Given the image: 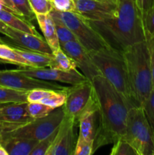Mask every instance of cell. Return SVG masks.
<instances>
[{"mask_svg":"<svg viewBox=\"0 0 154 155\" xmlns=\"http://www.w3.org/2000/svg\"><path fill=\"white\" fill-rule=\"evenodd\" d=\"M145 31L154 36V5L146 12L142 14Z\"/></svg>","mask_w":154,"mask_h":155,"instance_id":"obj_33","label":"cell"},{"mask_svg":"<svg viewBox=\"0 0 154 155\" xmlns=\"http://www.w3.org/2000/svg\"><path fill=\"white\" fill-rule=\"evenodd\" d=\"M27 109L30 115L33 119L47 116L54 110V108L42 102H28Z\"/></svg>","mask_w":154,"mask_h":155,"instance_id":"obj_25","label":"cell"},{"mask_svg":"<svg viewBox=\"0 0 154 155\" xmlns=\"http://www.w3.org/2000/svg\"><path fill=\"white\" fill-rule=\"evenodd\" d=\"M3 104H0V107H2V105H3Z\"/></svg>","mask_w":154,"mask_h":155,"instance_id":"obj_41","label":"cell"},{"mask_svg":"<svg viewBox=\"0 0 154 155\" xmlns=\"http://www.w3.org/2000/svg\"><path fill=\"white\" fill-rule=\"evenodd\" d=\"M28 101L5 104L0 107V121L21 127L33 121L27 109Z\"/></svg>","mask_w":154,"mask_h":155,"instance_id":"obj_15","label":"cell"},{"mask_svg":"<svg viewBox=\"0 0 154 155\" xmlns=\"http://www.w3.org/2000/svg\"><path fill=\"white\" fill-rule=\"evenodd\" d=\"M15 8L18 10L20 15L29 21L36 18V15L30 6L29 0H11Z\"/></svg>","mask_w":154,"mask_h":155,"instance_id":"obj_28","label":"cell"},{"mask_svg":"<svg viewBox=\"0 0 154 155\" xmlns=\"http://www.w3.org/2000/svg\"><path fill=\"white\" fill-rule=\"evenodd\" d=\"M75 12L88 21H101L111 16L117 8L118 0H74Z\"/></svg>","mask_w":154,"mask_h":155,"instance_id":"obj_13","label":"cell"},{"mask_svg":"<svg viewBox=\"0 0 154 155\" xmlns=\"http://www.w3.org/2000/svg\"><path fill=\"white\" fill-rule=\"evenodd\" d=\"M13 47L15 51L30 64L31 68H46L49 67L51 64L52 54L32 51L14 45H13Z\"/></svg>","mask_w":154,"mask_h":155,"instance_id":"obj_19","label":"cell"},{"mask_svg":"<svg viewBox=\"0 0 154 155\" xmlns=\"http://www.w3.org/2000/svg\"><path fill=\"white\" fill-rule=\"evenodd\" d=\"M0 42H3V40H2V39H0Z\"/></svg>","mask_w":154,"mask_h":155,"instance_id":"obj_42","label":"cell"},{"mask_svg":"<svg viewBox=\"0 0 154 155\" xmlns=\"http://www.w3.org/2000/svg\"><path fill=\"white\" fill-rule=\"evenodd\" d=\"M66 101L62 107L64 114L73 118L78 122V118L85 110L94 94V89L90 80L69 86L66 90Z\"/></svg>","mask_w":154,"mask_h":155,"instance_id":"obj_9","label":"cell"},{"mask_svg":"<svg viewBox=\"0 0 154 155\" xmlns=\"http://www.w3.org/2000/svg\"><path fill=\"white\" fill-rule=\"evenodd\" d=\"M4 40L11 45L22 47L32 51L48 54L53 53L48 42L40 36L20 31L11 27H8V36H6Z\"/></svg>","mask_w":154,"mask_h":155,"instance_id":"obj_14","label":"cell"},{"mask_svg":"<svg viewBox=\"0 0 154 155\" xmlns=\"http://www.w3.org/2000/svg\"><path fill=\"white\" fill-rule=\"evenodd\" d=\"M66 90L63 91H53L52 93L42 100L41 102L43 104H46V105L49 106V107H52V108L55 109L57 107H62L64 104L65 101H66Z\"/></svg>","mask_w":154,"mask_h":155,"instance_id":"obj_27","label":"cell"},{"mask_svg":"<svg viewBox=\"0 0 154 155\" xmlns=\"http://www.w3.org/2000/svg\"><path fill=\"white\" fill-rule=\"evenodd\" d=\"M57 130H58V128L48 137L38 142V143L36 144V146L32 151L30 155H46L48 151L51 148L56 136H57Z\"/></svg>","mask_w":154,"mask_h":155,"instance_id":"obj_26","label":"cell"},{"mask_svg":"<svg viewBox=\"0 0 154 155\" xmlns=\"http://www.w3.org/2000/svg\"><path fill=\"white\" fill-rule=\"evenodd\" d=\"M29 2L35 15L49 14L54 9L51 0H29Z\"/></svg>","mask_w":154,"mask_h":155,"instance_id":"obj_30","label":"cell"},{"mask_svg":"<svg viewBox=\"0 0 154 155\" xmlns=\"http://www.w3.org/2000/svg\"><path fill=\"white\" fill-rule=\"evenodd\" d=\"M88 22L110 47L121 51L146 40L143 16L136 0H118L111 16Z\"/></svg>","mask_w":154,"mask_h":155,"instance_id":"obj_2","label":"cell"},{"mask_svg":"<svg viewBox=\"0 0 154 155\" xmlns=\"http://www.w3.org/2000/svg\"><path fill=\"white\" fill-rule=\"evenodd\" d=\"M49 68H56L64 71H71L76 70L77 66L75 61L61 48H60L53 51L52 58Z\"/></svg>","mask_w":154,"mask_h":155,"instance_id":"obj_21","label":"cell"},{"mask_svg":"<svg viewBox=\"0 0 154 155\" xmlns=\"http://www.w3.org/2000/svg\"><path fill=\"white\" fill-rule=\"evenodd\" d=\"M0 64H11L20 68H31L30 64L18 54L13 46L0 42Z\"/></svg>","mask_w":154,"mask_h":155,"instance_id":"obj_20","label":"cell"},{"mask_svg":"<svg viewBox=\"0 0 154 155\" xmlns=\"http://www.w3.org/2000/svg\"><path fill=\"white\" fill-rule=\"evenodd\" d=\"M110 155H137V154L124 138H119L113 143Z\"/></svg>","mask_w":154,"mask_h":155,"instance_id":"obj_24","label":"cell"},{"mask_svg":"<svg viewBox=\"0 0 154 155\" xmlns=\"http://www.w3.org/2000/svg\"><path fill=\"white\" fill-rule=\"evenodd\" d=\"M0 39H2V38H1V37H0Z\"/></svg>","mask_w":154,"mask_h":155,"instance_id":"obj_44","label":"cell"},{"mask_svg":"<svg viewBox=\"0 0 154 155\" xmlns=\"http://www.w3.org/2000/svg\"><path fill=\"white\" fill-rule=\"evenodd\" d=\"M18 127L13 125V124H7V123L0 121V136H1L2 133H6V132L11 131V130H14V129L18 128Z\"/></svg>","mask_w":154,"mask_h":155,"instance_id":"obj_37","label":"cell"},{"mask_svg":"<svg viewBox=\"0 0 154 155\" xmlns=\"http://www.w3.org/2000/svg\"><path fill=\"white\" fill-rule=\"evenodd\" d=\"M2 144H1V141H0V147H2Z\"/></svg>","mask_w":154,"mask_h":155,"instance_id":"obj_43","label":"cell"},{"mask_svg":"<svg viewBox=\"0 0 154 155\" xmlns=\"http://www.w3.org/2000/svg\"><path fill=\"white\" fill-rule=\"evenodd\" d=\"M50 14H51V17L54 19V24H55L56 32H57V35L59 39V42H60V45L66 43V42H69V41L76 40V38H75V35L68 28V27L62 21L61 18L58 16L55 9H53Z\"/></svg>","mask_w":154,"mask_h":155,"instance_id":"obj_22","label":"cell"},{"mask_svg":"<svg viewBox=\"0 0 154 155\" xmlns=\"http://www.w3.org/2000/svg\"><path fill=\"white\" fill-rule=\"evenodd\" d=\"M146 33V42L147 45L148 51L149 55V62H150L151 72H152V83L154 86V36H151L149 33L145 31Z\"/></svg>","mask_w":154,"mask_h":155,"instance_id":"obj_35","label":"cell"},{"mask_svg":"<svg viewBox=\"0 0 154 155\" xmlns=\"http://www.w3.org/2000/svg\"><path fill=\"white\" fill-rule=\"evenodd\" d=\"M94 153V141L85 140L79 135L73 155H91Z\"/></svg>","mask_w":154,"mask_h":155,"instance_id":"obj_29","label":"cell"},{"mask_svg":"<svg viewBox=\"0 0 154 155\" xmlns=\"http://www.w3.org/2000/svg\"><path fill=\"white\" fill-rule=\"evenodd\" d=\"M0 2H1L3 5L5 6L6 8H8V9H10V10L13 13L16 14V15H19V16H21V15H20L19 12H18V10L15 8L14 5V4H13V2H12L11 0H0Z\"/></svg>","mask_w":154,"mask_h":155,"instance_id":"obj_38","label":"cell"},{"mask_svg":"<svg viewBox=\"0 0 154 155\" xmlns=\"http://www.w3.org/2000/svg\"><path fill=\"white\" fill-rule=\"evenodd\" d=\"M0 20L8 27L25 33L39 35L34 26L30 24V21L23 17L13 13L10 9L6 8L0 2Z\"/></svg>","mask_w":154,"mask_h":155,"instance_id":"obj_17","label":"cell"},{"mask_svg":"<svg viewBox=\"0 0 154 155\" xmlns=\"http://www.w3.org/2000/svg\"><path fill=\"white\" fill-rule=\"evenodd\" d=\"M53 91L54 90L44 89H32L27 92V101L28 102H41L42 100L49 96Z\"/></svg>","mask_w":154,"mask_h":155,"instance_id":"obj_32","label":"cell"},{"mask_svg":"<svg viewBox=\"0 0 154 155\" xmlns=\"http://www.w3.org/2000/svg\"><path fill=\"white\" fill-rule=\"evenodd\" d=\"M122 52L133 98L136 105L141 107L153 87L146 40L130 45Z\"/></svg>","mask_w":154,"mask_h":155,"instance_id":"obj_3","label":"cell"},{"mask_svg":"<svg viewBox=\"0 0 154 155\" xmlns=\"http://www.w3.org/2000/svg\"><path fill=\"white\" fill-rule=\"evenodd\" d=\"M36 19L44 35L45 41L51 47L52 51L60 48V42L55 29V24L51 14L36 15Z\"/></svg>","mask_w":154,"mask_h":155,"instance_id":"obj_18","label":"cell"},{"mask_svg":"<svg viewBox=\"0 0 154 155\" xmlns=\"http://www.w3.org/2000/svg\"><path fill=\"white\" fill-rule=\"evenodd\" d=\"M26 91L16 90L0 86V104H8L19 101H27Z\"/></svg>","mask_w":154,"mask_h":155,"instance_id":"obj_23","label":"cell"},{"mask_svg":"<svg viewBox=\"0 0 154 155\" xmlns=\"http://www.w3.org/2000/svg\"><path fill=\"white\" fill-rule=\"evenodd\" d=\"M0 141L8 155H30L38 143L34 139L8 136L5 133L0 136Z\"/></svg>","mask_w":154,"mask_h":155,"instance_id":"obj_16","label":"cell"},{"mask_svg":"<svg viewBox=\"0 0 154 155\" xmlns=\"http://www.w3.org/2000/svg\"><path fill=\"white\" fill-rule=\"evenodd\" d=\"M63 117L64 111L63 107H57L47 116L34 119L31 122L4 133L8 136L25 137L39 142L48 137L58 128Z\"/></svg>","mask_w":154,"mask_h":155,"instance_id":"obj_7","label":"cell"},{"mask_svg":"<svg viewBox=\"0 0 154 155\" xmlns=\"http://www.w3.org/2000/svg\"><path fill=\"white\" fill-rule=\"evenodd\" d=\"M123 138L137 155H154V130L142 107L129 108Z\"/></svg>","mask_w":154,"mask_h":155,"instance_id":"obj_5","label":"cell"},{"mask_svg":"<svg viewBox=\"0 0 154 155\" xmlns=\"http://www.w3.org/2000/svg\"><path fill=\"white\" fill-rule=\"evenodd\" d=\"M57 15L75 35L76 40L89 52L96 51L110 45L89 24L88 21L75 12H58Z\"/></svg>","mask_w":154,"mask_h":155,"instance_id":"obj_6","label":"cell"},{"mask_svg":"<svg viewBox=\"0 0 154 155\" xmlns=\"http://www.w3.org/2000/svg\"><path fill=\"white\" fill-rule=\"evenodd\" d=\"M146 117L154 130V86L141 106Z\"/></svg>","mask_w":154,"mask_h":155,"instance_id":"obj_31","label":"cell"},{"mask_svg":"<svg viewBox=\"0 0 154 155\" xmlns=\"http://www.w3.org/2000/svg\"><path fill=\"white\" fill-rule=\"evenodd\" d=\"M60 48L75 61L77 68L88 80L101 75L98 67L92 60L90 52L77 40H72L60 45Z\"/></svg>","mask_w":154,"mask_h":155,"instance_id":"obj_12","label":"cell"},{"mask_svg":"<svg viewBox=\"0 0 154 155\" xmlns=\"http://www.w3.org/2000/svg\"><path fill=\"white\" fill-rule=\"evenodd\" d=\"M0 86L26 92L36 89L63 91L69 88L54 82L28 77L18 70H0Z\"/></svg>","mask_w":154,"mask_h":155,"instance_id":"obj_8","label":"cell"},{"mask_svg":"<svg viewBox=\"0 0 154 155\" xmlns=\"http://www.w3.org/2000/svg\"><path fill=\"white\" fill-rule=\"evenodd\" d=\"M18 71L28 77L51 82H60L71 86L79 84L88 80L82 73L77 70L64 71L56 68H22Z\"/></svg>","mask_w":154,"mask_h":155,"instance_id":"obj_10","label":"cell"},{"mask_svg":"<svg viewBox=\"0 0 154 155\" xmlns=\"http://www.w3.org/2000/svg\"><path fill=\"white\" fill-rule=\"evenodd\" d=\"M54 9L58 12H75V5L74 0H51Z\"/></svg>","mask_w":154,"mask_h":155,"instance_id":"obj_34","label":"cell"},{"mask_svg":"<svg viewBox=\"0 0 154 155\" xmlns=\"http://www.w3.org/2000/svg\"><path fill=\"white\" fill-rule=\"evenodd\" d=\"M0 33L5 36H8V27L1 20H0Z\"/></svg>","mask_w":154,"mask_h":155,"instance_id":"obj_39","label":"cell"},{"mask_svg":"<svg viewBox=\"0 0 154 155\" xmlns=\"http://www.w3.org/2000/svg\"><path fill=\"white\" fill-rule=\"evenodd\" d=\"M0 155H8V153L7 152L5 148L3 146L0 147Z\"/></svg>","mask_w":154,"mask_h":155,"instance_id":"obj_40","label":"cell"},{"mask_svg":"<svg viewBox=\"0 0 154 155\" xmlns=\"http://www.w3.org/2000/svg\"><path fill=\"white\" fill-rule=\"evenodd\" d=\"M98 104L94 151L103 145L113 144L125 135L129 106L122 95L102 75L91 80Z\"/></svg>","mask_w":154,"mask_h":155,"instance_id":"obj_1","label":"cell"},{"mask_svg":"<svg viewBox=\"0 0 154 155\" xmlns=\"http://www.w3.org/2000/svg\"><path fill=\"white\" fill-rule=\"evenodd\" d=\"M90 54L101 75L123 96L130 108L138 107L136 105L131 93L123 52L109 46L91 51Z\"/></svg>","mask_w":154,"mask_h":155,"instance_id":"obj_4","label":"cell"},{"mask_svg":"<svg viewBox=\"0 0 154 155\" xmlns=\"http://www.w3.org/2000/svg\"><path fill=\"white\" fill-rule=\"evenodd\" d=\"M137 6L142 14L146 12L154 5V0H136Z\"/></svg>","mask_w":154,"mask_h":155,"instance_id":"obj_36","label":"cell"},{"mask_svg":"<svg viewBox=\"0 0 154 155\" xmlns=\"http://www.w3.org/2000/svg\"><path fill=\"white\" fill-rule=\"evenodd\" d=\"M76 123L75 119L64 114L57 136L46 155H73L78 138L74 131Z\"/></svg>","mask_w":154,"mask_h":155,"instance_id":"obj_11","label":"cell"}]
</instances>
